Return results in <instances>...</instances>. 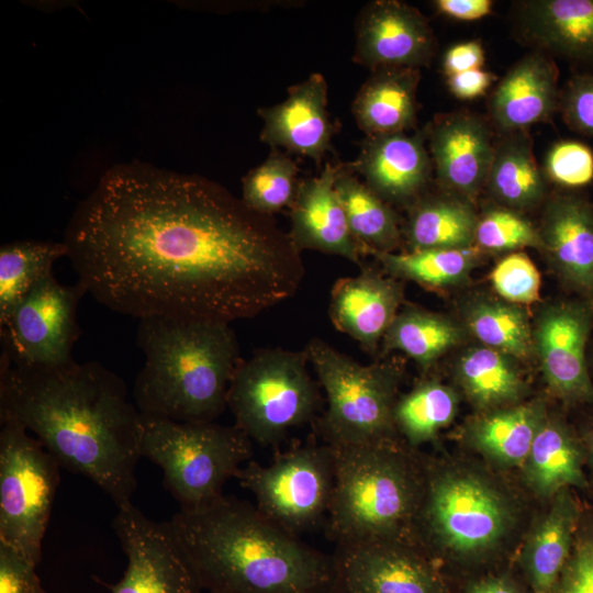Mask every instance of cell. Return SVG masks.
Segmentation results:
<instances>
[{
    "instance_id": "83f0119b",
    "label": "cell",
    "mask_w": 593,
    "mask_h": 593,
    "mask_svg": "<svg viewBox=\"0 0 593 593\" xmlns=\"http://www.w3.org/2000/svg\"><path fill=\"white\" fill-rule=\"evenodd\" d=\"M418 68L385 67L372 71L354 99L351 111L367 135L405 132L416 123Z\"/></svg>"
},
{
    "instance_id": "bcb514c9",
    "label": "cell",
    "mask_w": 593,
    "mask_h": 593,
    "mask_svg": "<svg viewBox=\"0 0 593 593\" xmlns=\"http://www.w3.org/2000/svg\"><path fill=\"white\" fill-rule=\"evenodd\" d=\"M484 63V52L479 41L452 45L443 57V70L447 77L467 70L479 69Z\"/></svg>"
},
{
    "instance_id": "603a6c76",
    "label": "cell",
    "mask_w": 593,
    "mask_h": 593,
    "mask_svg": "<svg viewBox=\"0 0 593 593\" xmlns=\"http://www.w3.org/2000/svg\"><path fill=\"white\" fill-rule=\"evenodd\" d=\"M583 508L572 489H563L546 502L533 521L521 547L517 564L530 593H552L570 555Z\"/></svg>"
},
{
    "instance_id": "52a82bcc",
    "label": "cell",
    "mask_w": 593,
    "mask_h": 593,
    "mask_svg": "<svg viewBox=\"0 0 593 593\" xmlns=\"http://www.w3.org/2000/svg\"><path fill=\"white\" fill-rule=\"evenodd\" d=\"M251 439L235 424L176 422L143 415L141 456L163 471L181 512L203 510L224 496L227 480L253 456Z\"/></svg>"
},
{
    "instance_id": "74e56055",
    "label": "cell",
    "mask_w": 593,
    "mask_h": 593,
    "mask_svg": "<svg viewBox=\"0 0 593 593\" xmlns=\"http://www.w3.org/2000/svg\"><path fill=\"white\" fill-rule=\"evenodd\" d=\"M298 166L280 148L253 168L242 181V200L253 211L271 216L290 208L298 188Z\"/></svg>"
},
{
    "instance_id": "1f68e13d",
    "label": "cell",
    "mask_w": 593,
    "mask_h": 593,
    "mask_svg": "<svg viewBox=\"0 0 593 593\" xmlns=\"http://www.w3.org/2000/svg\"><path fill=\"white\" fill-rule=\"evenodd\" d=\"M335 190L362 255L394 253L401 243V230L391 205L361 181L348 164L342 165Z\"/></svg>"
},
{
    "instance_id": "f6af8a7d",
    "label": "cell",
    "mask_w": 593,
    "mask_h": 593,
    "mask_svg": "<svg viewBox=\"0 0 593 593\" xmlns=\"http://www.w3.org/2000/svg\"><path fill=\"white\" fill-rule=\"evenodd\" d=\"M457 593H530L522 575L511 568H497L462 581Z\"/></svg>"
},
{
    "instance_id": "ac0fdd59",
    "label": "cell",
    "mask_w": 593,
    "mask_h": 593,
    "mask_svg": "<svg viewBox=\"0 0 593 593\" xmlns=\"http://www.w3.org/2000/svg\"><path fill=\"white\" fill-rule=\"evenodd\" d=\"M538 231L561 282L593 302V203L574 191L557 193L547 200Z\"/></svg>"
},
{
    "instance_id": "4fadbf2b",
    "label": "cell",
    "mask_w": 593,
    "mask_h": 593,
    "mask_svg": "<svg viewBox=\"0 0 593 593\" xmlns=\"http://www.w3.org/2000/svg\"><path fill=\"white\" fill-rule=\"evenodd\" d=\"M328 593H456L454 581L413 540L335 544Z\"/></svg>"
},
{
    "instance_id": "2e32d148",
    "label": "cell",
    "mask_w": 593,
    "mask_h": 593,
    "mask_svg": "<svg viewBox=\"0 0 593 593\" xmlns=\"http://www.w3.org/2000/svg\"><path fill=\"white\" fill-rule=\"evenodd\" d=\"M435 52V37L425 16L396 0L366 5L356 26L354 60L372 71L385 67L427 66Z\"/></svg>"
},
{
    "instance_id": "e575fe53",
    "label": "cell",
    "mask_w": 593,
    "mask_h": 593,
    "mask_svg": "<svg viewBox=\"0 0 593 593\" xmlns=\"http://www.w3.org/2000/svg\"><path fill=\"white\" fill-rule=\"evenodd\" d=\"M478 247L423 249L409 253L369 251L384 271L399 280L414 281L428 289L462 283L479 260Z\"/></svg>"
},
{
    "instance_id": "7dc6e473",
    "label": "cell",
    "mask_w": 593,
    "mask_h": 593,
    "mask_svg": "<svg viewBox=\"0 0 593 593\" xmlns=\"http://www.w3.org/2000/svg\"><path fill=\"white\" fill-rule=\"evenodd\" d=\"M494 79L492 72L479 68L447 77V86L456 98L470 100L484 94Z\"/></svg>"
},
{
    "instance_id": "8fae6325",
    "label": "cell",
    "mask_w": 593,
    "mask_h": 593,
    "mask_svg": "<svg viewBox=\"0 0 593 593\" xmlns=\"http://www.w3.org/2000/svg\"><path fill=\"white\" fill-rule=\"evenodd\" d=\"M268 519L299 536L325 523L334 489L333 448L323 443L293 447L262 466L249 460L235 477Z\"/></svg>"
},
{
    "instance_id": "ab89813d",
    "label": "cell",
    "mask_w": 593,
    "mask_h": 593,
    "mask_svg": "<svg viewBox=\"0 0 593 593\" xmlns=\"http://www.w3.org/2000/svg\"><path fill=\"white\" fill-rule=\"evenodd\" d=\"M552 593H593V496L583 500L572 548Z\"/></svg>"
},
{
    "instance_id": "681fc988",
    "label": "cell",
    "mask_w": 593,
    "mask_h": 593,
    "mask_svg": "<svg viewBox=\"0 0 593 593\" xmlns=\"http://www.w3.org/2000/svg\"><path fill=\"white\" fill-rule=\"evenodd\" d=\"M575 428L584 449L585 468L593 495V413L585 415L583 422Z\"/></svg>"
},
{
    "instance_id": "ba28073f",
    "label": "cell",
    "mask_w": 593,
    "mask_h": 593,
    "mask_svg": "<svg viewBox=\"0 0 593 593\" xmlns=\"http://www.w3.org/2000/svg\"><path fill=\"white\" fill-rule=\"evenodd\" d=\"M304 350L327 398V409L317 421L325 444L337 447L401 439L393 419L400 365H362L320 338H312Z\"/></svg>"
},
{
    "instance_id": "d6a6232c",
    "label": "cell",
    "mask_w": 593,
    "mask_h": 593,
    "mask_svg": "<svg viewBox=\"0 0 593 593\" xmlns=\"http://www.w3.org/2000/svg\"><path fill=\"white\" fill-rule=\"evenodd\" d=\"M462 338L461 327L451 318L407 305L396 314L381 348L382 354L401 351L421 368L428 369Z\"/></svg>"
},
{
    "instance_id": "c3c4849f",
    "label": "cell",
    "mask_w": 593,
    "mask_h": 593,
    "mask_svg": "<svg viewBox=\"0 0 593 593\" xmlns=\"http://www.w3.org/2000/svg\"><path fill=\"white\" fill-rule=\"evenodd\" d=\"M436 11L458 21H475L489 15L493 2L490 0H436Z\"/></svg>"
},
{
    "instance_id": "9c48e42d",
    "label": "cell",
    "mask_w": 593,
    "mask_h": 593,
    "mask_svg": "<svg viewBox=\"0 0 593 593\" xmlns=\"http://www.w3.org/2000/svg\"><path fill=\"white\" fill-rule=\"evenodd\" d=\"M306 351L259 349L242 359L231 382L227 409L235 425L262 446L313 419L320 394Z\"/></svg>"
},
{
    "instance_id": "4dcf8cb0",
    "label": "cell",
    "mask_w": 593,
    "mask_h": 593,
    "mask_svg": "<svg viewBox=\"0 0 593 593\" xmlns=\"http://www.w3.org/2000/svg\"><path fill=\"white\" fill-rule=\"evenodd\" d=\"M410 206L404 233L411 251L474 245L478 216L470 201L452 193L421 195Z\"/></svg>"
},
{
    "instance_id": "836d02e7",
    "label": "cell",
    "mask_w": 593,
    "mask_h": 593,
    "mask_svg": "<svg viewBox=\"0 0 593 593\" xmlns=\"http://www.w3.org/2000/svg\"><path fill=\"white\" fill-rule=\"evenodd\" d=\"M459 396L452 387L435 379L418 382L399 396L393 419L400 438L411 448L433 441L458 413Z\"/></svg>"
},
{
    "instance_id": "44dd1931",
    "label": "cell",
    "mask_w": 593,
    "mask_h": 593,
    "mask_svg": "<svg viewBox=\"0 0 593 593\" xmlns=\"http://www.w3.org/2000/svg\"><path fill=\"white\" fill-rule=\"evenodd\" d=\"M342 165L327 163L317 176L299 181L290 206L289 236L300 251L339 256L360 267L362 253L335 190Z\"/></svg>"
},
{
    "instance_id": "ffe728a7",
    "label": "cell",
    "mask_w": 593,
    "mask_h": 593,
    "mask_svg": "<svg viewBox=\"0 0 593 593\" xmlns=\"http://www.w3.org/2000/svg\"><path fill=\"white\" fill-rule=\"evenodd\" d=\"M404 289L399 279L385 277L371 266L356 276L338 279L331 292L328 315L338 332L361 348L377 354L379 344L399 313Z\"/></svg>"
},
{
    "instance_id": "4316f807",
    "label": "cell",
    "mask_w": 593,
    "mask_h": 593,
    "mask_svg": "<svg viewBox=\"0 0 593 593\" xmlns=\"http://www.w3.org/2000/svg\"><path fill=\"white\" fill-rule=\"evenodd\" d=\"M548 413L541 400L479 413L465 427L462 438L491 468H521Z\"/></svg>"
},
{
    "instance_id": "7c38bea8",
    "label": "cell",
    "mask_w": 593,
    "mask_h": 593,
    "mask_svg": "<svg viewBox=\"0 0 593 593\" xmlns=\"http://www.w3.org/2000/svg\"><path fill=\"white\" fill-rule=\"evenodd\" d=\"M86 288L59 283L53 271L40 279L0 325V365L55 367L74 361L80 335L77 309Z\"/></svg>"
},
{
    "instance_id": "30bf717a",
    "label": "cell",
    "mask_w": 593,
    "mask_h": 593,
    "mask_svg": "<svg viewBox=\"0 0 593 593\" xmlns=\"http://www.w3.org/2000/svg\"><path fill=\"white\" fill-rule=\"evenodd\" d=\"M0 424V542L37 567L60 465L18 422Z\"/></svg>"
},
{
    "instance_id": "cb8c5ba5",
    "label": "cell",
    "mask_w": 593,
    "mask_h": 593,
    "mask_svg": "<svg viewBox=\"0 0 593 593\" xmlns=\"http://www.w3.org/2000/svg\"><path fill=\"white\" fill-rule=\"evenodd\" d=\"M558 71L541 51L515 63L489 99L493 124L504 134L549 120L559 109Z\"/></svg>"
},
{
    "instance_id": "9a60e30c",
    "label": "cell",
    "mask_w": 593,
    "mask_h": 593,
    "mask_svg": "<svg viewBox=\"0 0 593 593\" xmlns=\"http://www.w3.org/2000/svg\"><path fill=\"white\" fill-rule=\"evenodd\" d=\"M592 331L593 302L578 296L546 305L533 329L547 389L570 407L593 406L588 355Z\"/></svg>"
},
{
    "instance_id": "7bdbcfd3",
    "label": "cell",
    "mask_w": 593,
    "mask_h": 593,
    "mask_svg": "<svg viewBox=\"0 0 593 593\" xmlns=\"http://www.w3.org/2000/svg\"><path fill=\"white\" fill-rule=\"evenodd\" d=\"M559 109L571 130L593 136V74H579L567 82Z\"/></svg>"
},
{
    "instance_id": "f546056e",
    "label": "cell",
    "mask_w": 593,
    "mask_h": 593,
    "mask_svg": "<svg viewBox=\"0 0 593 593\" xmlns=\"http://www.w3.org/2000/svg\"><path fill=\"white\" fill-rule=\"evenodd\" d=\"M485 187L502 206L515 211L532 209L546 198L547 178L526 130L504 133L494 144Z\"/></svg>"
},
{
    "instance_id": "7a4b0ae2",
    "label": "cell",
    "mask_w": 593,
    "mask_h": 593,
    "mask_svg": "<svg viewBox=\"0 0 593 593\" xmlns=\"http://www.w3.org/2000/svg\"><path fill=\"white\" fill-rule=\"evenodd\" d=\"M0 419H13L60 467L96 483L116 507L137 486L143 415L125 382L101 362L0 365Z\"/></svg>"
},
{
    "instance_id": "484cf974",
    "label": "cell",
    "mask_w": 593,
    "mask_h": 593,
    "mask_svg": "<svg viewBox=\"0 0 593 593\" xmlns=\"http://www.w3.org/2000/svg\"><path fill=\"white\" fill-rule=\"evenodd\" d=\"M522 35L541 51L593 68V0H528L517 5Z\"/></svg>"
},
{
    "instance_id": "8992f818",
    "label": "cell",
    "mask_w": 593,
    "mask_h": 593,
    "mask_svg": "<svg viewBox=\"0 0 593 593\" xmlns=\"http://www.w3.org/2000/svg\"><path fill=\"white\" fill-rule=\"evenodd\" d=\"M331 447L335 480L326 536L335 544L410 538L423 492L424 456L402 439Z\"/></svg>"
},
{
    "instance_id": "d6986e66",
    "label": "cell",
    "mask_w": 593,
    "mask_h": 593,
    "mask_svg": "<svg viewBox=\"0 0 593 593\" xmlns=\"http://www.w3.org/2000/svg\"><path fill=\"white\" fill-rule=\"evenodd\" d=\"M424 131L367 135L348 166L389 204L412 205L426 188L433 163Z\"/></svg>"
},
{
    "instance_id": "d590c367",
    "label": "cell",
    "mask_w": 593,
    "mask_h": 593,
    "mask_svg": "<svg viewBox=\"0 0 593 593\" xmlns=\"http://www.w3.org/2000/svg\"><path fill=\"white\" fill-rule=\"evenodd\" d=\"M64 242L15 240L0 248V325L53 265L67 257Z\"/></svg>"
},
{
    "instance_id": "e0dca14e",
    "label": "cell",
    "mask_w": 593,
    "mask_h": 593,
    "mask_svg": "<svg viewBox=\"0 0 593 593\" xmlns=\"http://www.w3.org/2000/svg\"><path fill=\"white\" fill-rule=\"evenodd\" d=\"M426 134L439 184L471 202L485 187L494 154L489 124L474 113L457 111L437 118Z\"/></svg>"
},
{
    "instance_id": "3957f363",
    "label": "cell",
    "mask_w": 593,
    "mask_h": 593,
    "mask_svg": "<svg viewBox=\"0 0 593 593\" xmlns=\"http://www.w3.org/2000/svg\"><path fill=\"white\" fill-rule=\"evenodd\" d=\"M169 523L208 593H328L332 555L255 505L224 495L203 510L179 511Z\"/></svg>"
},
{
    "instance_id": "d4e9b609",
    "label": "cell",
    "mask_w": 593,
    "mask_h": 593,
    "mask_svg": "<svg viewBox=\"0 0 593 593\" xmlns=\"http://www.w3.org/2000/svg\"><path fill=\"white\" fill-rule=\"evenodd\" d=\"M521 471L526 488L545 502L563 489L592 496L580 436L575 425L559 414L548 413Z\"/></svg>"
},
{
    "instance_id": "ee69618b",
    "label": "cell",
    "mask_w": 593,
    "mask_h": 593,
    "mask_svg": "<svg viewBox=\"0 0 593 593\" xmlns=\"http://www.w3.org/2000/svg\"><path fill=\"white\" fill-rule=\"evenodd\" d=\"M0 593H47L36 566L0 542Z\"/></svg>"
},
{
    "instance_id": "f1b7e54d",
    "label": "cell",
    "mask_w": 593,
    "mask_h": 593,
    "mask_svg": "<svg viewBox=\"0 0 593 593\" xmlns=\"http://www.w3.org/2000/svg\"><path fill=\"white\" fill-rule=\"evenodd\" d=\"M455 377L479 413L519 404L528 393L516 359L483 345L472 346L459 356Z\"/></svg>"
},
{
    "instance_id": "5b68a950",
    "label": "cell",
    "mask_w": 593,
    "mask_h": 593,
    "mask_svg": "<svg viewBox=\"0 0 593 593\" xmlns=\"http://www.w3.org/2000/svg\"><path fill=\"white\" fill-rule=\"evenodd\" d=\"M136 344L145 359L133 384L142 415L214 422L227 409L231 382L242 360L230 324L141 318Z\"/></svg>"
},
{
    "instance_id": "b9f144b4",
    "label": "cell",
    "mask_w": 593,
    "mask_h": 593,
    "mask_svg": "<svg viewBox=\"0 0 593 593\" xmlns=\"http://www.w3.org/2000/svg\"><path fill=\"white\" fill-rule=\"evenodd\" d=\"M496 293L507 302L528 304L539 299L540 275L524 253H512L502 258L491 272Z\"/></svg>"
},
{
    "instance_id": "8d00e7d4",
    "label": "cell",
    "mask_w": 593,
    "mask_h": 593,
    "mask_svg": "<svg viewBox=\"0 0 593 593\" xmlns=\"http://www.w3.org/2000/svg\"><path fill=\"white\" fill-rule=\"evenodd\" d=\"M468 329L481 345L514 359H527L534 349L533 328L526 311L505 300L478 299L466 310Z\"/></svg>"
},
{
    "instance_id": "277c9868",
    "label": "cell",
    "mask_w": 593,
    "mask_h": 593,
    "mask_svg": "<svg viewBox=\"0 0 593 593\" xmlns=\"http://www.w3.org/2000/svg\"><path fill=\"white\" fill-rule=\"evenodd\" d=\"M517 495L491 469L424 456L410 538L454 581L500 568L523 523Z\"/></svg>"
},
{
    "instance_id": "7402d4cb",
    "label": "cell",
    "mask_w": 593,
    "mask_h": 593,
    "mask_svg": "<svg viewBox=\"0 0 593 593\" xmlns=\"http://www.w3.org/2000/svg\"><path fill=\"white\" fill-rule=\"evenodd\" d=\"M264 121L260 139L271 148L320 161L331 150L334 126L327 111V82L322 74H311L289 88L287 98L260 108Z\"/></svg>"
},
{
    "instance_id": "5bb4252c",
    "label": "cell",
    "mask_w": 593,
    "mask_h": 593,
    "mask_svg": "<svg viewBox=\"0 0 593 593\" xmlns=\"http://www.w3.org/2000/svg\"><path fill=\"white\" fill-rule=\"evenodd\" d=\"M112 527L127 564L110 593H201L203 588L168 522L146 517L133 503L118 508Z\"/></svg>"
},
{
    "instance_id": "6da1fadb",
    "label": "cell",
    "mask_w": 593,
    "mask_h": 593,
    "mask_svg": "<svg viewBox=\"0 0 593 593\" xmlns=\"http://www.w3.org/2000/svg\"><path fill=\"white\" fill-rule=\"evenodd\" d=\"M63 242L87 292L137 320L253 318L293 296L305 275L271 216L202 176L141 161L103 174Z\"/></svg>"
},
{
    "instance_id": "f35d334b",
    "label": "cell",
    "mask_w": 593,
    "mask_h": 593,
    "mask_svg": "<svg viewBox=\"0 0 593 593\" xmlns=\"http://www.w3.org/2000/svg\"><path fill=\"white\" fill-rule=\"evenodd\" d=\"M474 246L490 251L532 247L542 250L538 228L517 211L496 206L478 216Z\"/></svg>"
},
{
    "instance_id": "60d3db41",
    "label": "cell",
    "mask_w": 593,
    "mask_h": 593,
    "mask_svg": "<svg viewBox=\"0 0 593 593\" xmlns=\"http://www.w3.org/2000/svg\"><path fill=\"white\" fill-rule=\"evenodd\" d=\"M545 176L569 190L588 186L593 181V150L578 141L553 144L545 158Z\"/></svg>"
},
{
    "instance_id": "f907efd6",
    "label": "cell",
    "mask_w": 593,
    "mask_h": 593,
    "mask_svg": "<svg viewBox=\"0 0 593 593\" xmlns=\"http://www.w3.org/2000/svg\"><path fill=\"white\" fill-rule=\"evenodd\" d=\"M589 367H590L591 376L593 378V347H591V350L589 354Z\"/></svg>"
}]
</instances>
